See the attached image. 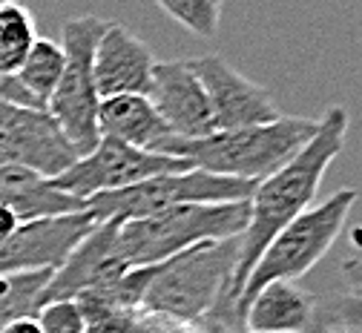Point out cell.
Segmentation results:
<instances>
[{"label": "cell", "instance_id": "cell-1", "mask_svg": "<svg viewBox=\"0 0 362 333\" xmlns=\"http://www.w3.org/2000/svg\"><path fill=\"white\" fill-rule=\"evenodd\" d=\"M345 135H348V112L342 107H328L308 144L291 161H285L279 170H274L256 184L247 201L250 210L247 227L239 235V262L230 279L233 305H239L245 281L253 264L259 262V256L264 253V247L274 242V235L313 204L331 161L345 147Z\"/></svg>", "mask_w": 362, "mask_h": 333}, {"label": "cell", "instance_id": "cell-2", "mask_svg": "<svg viewBox=\"0 0 362 333\" xmlns=\"http://www.w3.org/2000/svg\"><path fill=\"white\" fill-rule=\"evenodd\" d=\"M236 262L239 239H224L150 264L139 313L170 330H199L224 299H230Z\"/></svg>", "mask_w": 362, "mask_h": 333}, {"label": "cell", "instance_id": "cell-3", "mask_svg": "<svg viewBox=\"0 0 362 333\" xmlns=\"http://www.w3.org/2000/svg\"><path fill=\"white\" fill-rule=\"evenodd\" d=\"M320 121L302 115H282L270 124L213 132L199 141L178 138L170 156L185 158L213 175H230L245 181H262L285 161H291L313 138Z\"/></svg>", "mask_w": 362, "mask_h": 333}, {"label": "cell", "instance_id": "cell-4", "mask_svg": "<svg viewBox=\"0 0 362 333\" xmlns=\"http://www.w3.org/2000/svg\"><path fill=\"white\" fill-rule=\"evenodd\" d=\"M247 216V201L170 207L147 218L121 221L118 247L129 267H150L207 242L239 239Z\"/></svg>", "mask_w": 362, "mask_h": 333}, {"label": "cell", "instance_id": "cell-5", "mask_svg": "<svg viewBox=\"0 0 362 333\" xmlns=\"http://www.w3.org/2000/svg\"><path fill=\"white\" fill-rule=\"evenodd\" d=\"M359 201V193L351 187L337 189L322 204H310L305 213H299L288 227H282L274 242L264 247L259 262L253 264L245 288L239 293V316L245 313V305L270 281H296L308 270L320 264L328 250L337 245V239L345 230V221Z\"/></svg>", "mask_w": 362, "mask_h": 333}, {"label": "cell", "instance_id": "cell-6", "mask_svg": "<svg viewBox=\"0 0 362 333\" xmlns=\"http://www.w3.org/2000/svg\"><path fill=\"white\" fill-rule=\"evenodd\" d=\"M110 21L98 15L69 18L61 26V49H64V72L47 104V112L55 118L69 144L86 156L98 144V89L93 75V55L98 37L104 35Z\"/></svg>", "mask_w": 362, "mask_h": 333}, {"label": "cell", "instance_id": "cell-7", "mask_svg": "<svg viewBox=\"0 0 362 333\" xmlns=\"http://www.w3.org/2000/svg\"><path fill=\"white\" fill-rule=\"evenodd\" d=\"M259 181L230 178V175H213L207 170L190 167L185 173H167L150 181H141L115 193H101L86 201V213L95 221H135L147 218L170 207L185 204H233L250 201Z\"/></svg>", "mask_w": 362, "mask_h": 333}, {"label": "cell", "instance_id": "cell-8", "mask_svg": "<svg viewBox=\"0 0 362 333\" xmlns=\"http://www.w3.org/2000/svg\"><path fill=\"white\" fill-rule=\"evenodd\" d=\"M190 167L193 164L185 158L144 153V150H135V147L124 144L118 138L101 135L93 150L86 156H81L66 173H61L58 178H49V181L58 189H64L66 196L86 204L93 196L127 189V187H135L141 181H150L156 175L185 173Z\"/></svg>", "mask_w": 362, "mask_h": 333}, {"label": "cell", "instance_id": "cell-9", "mask_svg": "<svg viewBox=\"0 0 362 333\" xmlns=\"http://www.w3.org/2000/svg\"><path fill=\"white\" fill-rule=\"evenodd\" d=\"M78 158L81 153L47 110L0 98V167L15 164L43 178H58Z\"/></svg>", "mask_w": 362, "mask_h": 333}, {"label": "cell", "instance_id": "cell-10", "mask_svg": "<svg viewBox=\"0 0 362 333\" xmlns=\"http://www.w3.org/2000/svg\"><path fill=\"white\" fill-rule=\"evenodd\" d=\"M95 218L83 213L49 216L18 224L6 239H0V276L58 270L78 242L93 230Z\"/></svg>", "mask_w": 362, "mask_h": 333}, {"label": "cell", "instance_id": "cell-11", "mask_svg": "<svg viewBox=\"0 0 362 333\" xmlns=\"http://www.w3.org/2000/svg\"><path fill=\"white\" fill-rule=\"evenodd\" d=\"M118 227L121 221L107 218L95 221L69 259L52 273L47 291H43V305L61 302V299H81L86 293H95L118 281L127 270H132L118 247Z\"/></svg>", "mask_w": 362, "mask_h": 333}, {"label": "cell", "instance_id": "cell-12", "mask_svg": "<svg viewBox=\"0 0 362 333\" xmlns=\"http://www.w3.org/2000/svg\"><path fill=\"white\" fill-rule=\"evenodd\" d=\"M193 69L199 72L207 101L213 110L216 132L224 129H242V127H256V124H270L282 118L276 110L270 92L250 78H245L236 66H230L218 55H204L193 58Z\"/></svg>", "mask_w": 362, "mask_h": 333}, {"label": "cell", "instance_id": "cell-13", "mask_svg": "<svg viewBox=\"0 0 362 333\" xmlns=\"http://www.w3.org/2000/svg\"><path fill=\"white\" fill-rule=\"evenodd\" d=\"M156 112L164 118L173 135L185 141H199L216 132L213 110L207 101L204 83L193 69V61H164L156 64L147 89Z\"/></svg>", "mask_w": 362, "mask_h": 333}, {"label": "cell", "instance_id": "cell-14", "mask_svg": "<svg viewBox=\"0 0 362 333\" xmlns=\"http://www.w3.org/2000/svg\"><path fill=\"white\" fill-rule=\"evenodd\" d=\"M153 49L135 37L127 26L110 21L104 35L98 37L93 55V75L98 98H118V95H147L153 69H156Z\"/></svg>", "mask_w": 362, "mask_h": 333}, {"label": "cell", "instance_id": "cell-15", "mask_svg": "<svg viewBox=\"0 0 362 333\" xmlns=\"http://www.w3.org/2000/svg\"><path fill=\"white\" fill-rule=\"evenodd\" d=\"M98 132L156 156H170L173 144L178 141V135L170 132L147 95H118V98L101 101Z\"/></svg>", "mask_w": 362, "mask_h": 333}, {"label": "cell", "instance_id": "cell-16", "mask_svg": "<svg viewBox=\"0 0 362 333\" xmlns=\"http://www.w3.org/2000/svg\"><path fill=\"white\" fill-rule=\"evenodd\" d=\"M316 305L320 299L296 281H270L245 305L242 327L247 333H308Z\"/></svg>", "mask_w": 362, "mask_h": 333}, {"label": "cell", "instance_id": "cell-17", "mask_svg": "<svg viewBox=\"0 0 362 333\" xmlns=\"http://www.w3.org/2000/svg\"><path fill=\"white\" fill-rule=\"evenodd\" d=\"M0 207L9 210L21 224L86 210L83 201L66 196L49 178H43L26 167H15V164L0 167Z\"/></svg>", "mask_w": 362, "mask_h": 333}, {"label": "cell", "instance_id": "cell-18", "mask_svg": "<svg viewBox=\"0 0 362 333\" xmlns=\"http://www.w3.org/2000/svg\"><path fill=\"white\" fill-rule=\"evenodd\" d=\"M61 72H64V49H61V43H55L49 37H37L32 43L26 61L15 72V78L26 89L29 98L35 101V107L47 110L52 92H55L58 81H61Z\"/></svg>", "mask_w": 362, "mask_h": 333}, {"label": "cell", "instance_id": "cell-19", "mask_svg": "<svg viewBox=\"0 0 362 333\" xmlns=\"http://www.w3.org/2000/svg\"><path fill=\"white\" fill-rule=\"evenodd\" d=\"M35 40L32 12L21 0H0V75H15Z\"/></svg>", "mask_w": 362, "mask_h": 333}, {"label": "cell", "instance_id": "cell-20", "mask_svg": "<svg viewBox=\"0 0 362 333\" xmlns=\"http://www.w3.org/2000/svg\"><path fill=\"white\" fill-rule=\"evenodd\" d=\"M52 270L0 276V325L18 316H37Z\"/></svg>", "mask_w": 362, "mask_h": 333}, {"label": "cell", "instance_id": "cell-21", "mask_svg": "<svg viewBox=\"0 0 362 333\" xmlns=\"http://www.w3.org/2000/svg\"><path fill=\"white\" fill-rule=\"evenodd\" d=\"M86 330L83 333H173L170 327L141 316V313H129V310H112L101 302L93 299H78Z\"/></svg>", "mask_w": 362, "mask_h": 333}, {"label": "cell", "instance_id": "cell-22", "mask_svg": "<svg viewBox=\"0 0 362 333\" xmlns=\"http://www.w3.org/2000/svg\"><path fill=\"white\" fill-rule=\"evenodd\" d=\"M158 9L199 37H216L221 26V0H156Z\"/></svg>", "mask_w": 362, "mask_h": 333}, {"label": "cell", "instance_id": "cell-23", "mask_svg": "<svg viewBox=\"0 0 362 333\" xmlns=\"http://www.w3.org/2000/svg\"><path fill=\"white\" fill-rule=\"evenodd\" d=\"M37 325L40 333H83L86 319L83 310L75 299H61V302H47L37 310Z\"/></svg>", "mask_w": 362, "mask_h": 333}, {"label": "cell", "instance_id": "cell-24", "mask_svg": "<svg viewBox=\"0 0 362 333\" xmlns=\"http://www.w3.org/2000/svg\"><path fill=\"white\" fill-rule=\"evenodd\" d=\"M308 333H359V327L345 316V310L334 299L328 305H316V316H313Z\"/></svg>", "mask_w": 362, "mask_h": 333}, {"label": "cell", "instance_id": "cell-25", "mask_svg": "<svg viewBox=\"0 0 362 333\" xmlns=\"http://www.w3.org/2000/svg\"><path fill=\"white\" fill-rule=\"evenodd\" d=\"M0 98L12 101V104H23V107H35V101L26 95V89L18 83L15 75H0ZM40 110V107H37Z\"/></svg>", "mask_w": 362, "mask_h": 333}, {"label": "cell", "instance_id": "cell-26", "mask_svg": "<svg viewBox=\"0 0 362 333\" xmlns=\"http://www.w3.org/2000/svg\"><path fill=\"white\" fill-rule=\"evenodd\" d=\"M0 333H40L37 316H18L0 325Z\"/></svg>", "mask_w": 362, "mask_h": 333}, {"label": "cell", "instance_id": "cell-27", "mask_svg": "<svg viewBox=\"0 0 362 333\" xmlns=\"http://www.w3.org/2000/svg\"><path fill=\"white\" fill-rule=\"evenodd\" d=\"M18 224H21V221H18V218H15L9 210L0 207V239H6V235H9V233L18 227Z\"/></svg>", "mask_w": 362, "mask_h": 333}, {"label": "cell", "instance_id": "cell-28", "mask_svg": "<svg viewBox=\"0 0 362 333\" xmlns=\"http://www.w3.org/2000/svg\"><path fill=\"white\" fill-rule=\"evenodd\" d=\"M173 333H204V330H173Z\"/></svg>", "mask_w": 362, "mask_h": 333}]
</instances>
